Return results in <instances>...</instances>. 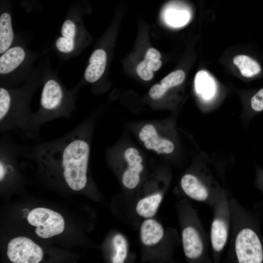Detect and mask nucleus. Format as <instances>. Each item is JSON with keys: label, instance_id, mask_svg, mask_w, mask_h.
Here are the masks:
<instances>
[{"label": "nucleus", "instance_id": "1", "mask_svg": "<svg viewBox=\"0 0 263 263\" xmlns=\"http://www.w3.org/2000/svg\"><path fill=\"white\" fill-rule=\"evenodd\" d=\"M60 157L63 175L69 187L82 189L87 183L90 146L76 128L59 139L50 141Z\"/></svg>", "mask_w": 263, "mask_h": 263}, {"label": "nucleus", "instance_id": "2", "mask_svg": "<svg viewBox=\"0 0 263 263\" xmlns=\"http://www.w3.org/2000/svg\"><path fill=\"white\" fill-rule=\"evenodd\" d=\"M75 109L73 98L66 97L59 83L50 79L44 83L38 111L33 114L30 125V136L41 124L60 117L68 118Z\"/></svg>", "mask_w": 263, "mask_h": 263}, {"label": "nucleus", "instance_id": "3", "mask_svg": "<svg viewBox=\"0 0 263 263\" xmlns=\"http://www.w3.org/2000/svg\"><path fill=\"white\" fill-rule=\"evenodd\" d=\"M33 114L28 99L15 97L6 89L0 88L1 132L19 130L30 136V125Z\"/></svg>", "mask_w": 263, "mask_h": 263}, {"label": "nucleus", "instance_id": "4", "mask_svg": "<svg viewBox=\"0 0 263 263\" xmlns=\"http://www.w3.org/2000/svg\"><path fill=\"white\" fill-rule=\"evenodd\" d=\"M28 222L36 226V233L42 238H49L61 233L65 228L63 217L58 213L45 207L32 209L27 217Z\"/></svg>", "mask_w": 263, "mask_h": 263}, {"label": "nucleus", "instance_id": "5", "mask_svg": "<svg viewBox=\"0 0 263 263\" xmlns=\"http://www.w3.org/2000/svg\"><path fill=\"white\" fill-rule=\"evenodd\" d=\"M235 251L240 263H260L263 261L261 242L251 229H243L238 233L235 241Z\"/></svg>", "mask_w": 263, "mask_h": 263}, {"label": "nucleus", "instance_id": "6", "mask_svg": "<svg viewBox=\"0 0 263 263\" xmlns=\"http://www.w3.org/2000/svg\"><path fill=\"white\" fill-rule=\"evenodd\" d=\"M7 255L14 263H38L42 259V248L30 239L18 237L9 241Z\"/></svg>", "mask_w": 263, "mask_h": 263}, {"label": "nucleus", "instance_id": "7", "mask_svg": "<svg viewBox=\"0 0 263 263\" xmlns=\"http://www.w3.org/2000/svg\"><path fill=\"white\" fill-rule=\"evenodd\" d=\"M124 157L128 167L123 174L122 183L125 187L132 189L139 182V173L143 169L141 164L142 158L137 150L134 148L127 149L124 152Z\"/></svg>", "mask_w": 263, "mask_h": 263}, {"label": "nucleus", "instance_id": "8", "mask_svg": "<svg viewBox=\"0 0 263 263\" xmlns=\"http://www.w3.org/2000/svg\"><path fill=\"white\" fill-rule=\"evenodd\" d=\"M139 137L144 142L148 150H153L158 153H170L174 150V146L170 141L161 138L158 135L154 127L150 124L144 126L140 131Z\"/></svg>", "mask_w": 263, "mask_h": 263}, {"label": "nucleus", "instance_id": "9", "mask_svg": "<svg viewBox=\"0 0 263 263\" xmlns=\"http://www.w3.org/2000/svg\"><path fill=\"white\" fill-rule=\"evenodd\" d=\"M89 65L86 68L84 76L86 80L91 83L98 80L103 75L107 62V56L103 49H97L91 55Z\"/></svg>", "mask_w": 263, "mask_h": 263}, {"label": "nucleus", "instance_id": "10", "mask_svg": "<svg viewBox=\"0 0 263 263\" xmlns=\"http://www.w3.org/2000/svg\"><path fill=\"white\" fill-rule=\"evenodd\" d=\"M183 244L186 256L190 259L199 257L202 253L203 245L197 231L192 227H187L182 232Z\"/></svg>", "mask_w": 263, "mask_h": 263}, {"label": "nucleus", "instance_id": "11", "mask_svg": "<svg viewBox=\"0 0 263 263\" xmlns=\"http://www.w3.org/2000/svg\"><path fill=\"white\" fill-rule=\"evenodd\" d=\"M25 56L24 50L16 46L7 50L0 57V74L12 72L23 62Z\"/></svg>", "mask_w": 263, "mask_h": 263}, {"label": "nucleus", "instance_id": "12", "mask_svg": "<svg viewBox=\"0 0 263 263\" xmlns=\"http://www.w3.org/2000/svg\"><path fill=\"white\" fill-rule=\"evenodd\" d=\"M181 184L185 192L194 200L204 201L208 197L207 188L193 175H185L181 179Z\"/></svg>", "mask_w": 263, "mask_h": 263}, {"label": "nucleus", "instance_id": "13", "mask_svg": "<svg viewBox=\"0 0 263 263\" xmlns=\"http://www.w3.org/2000/svg\"><path fill=\"white\" fill-rule=\"evenodd\" d=\"M164 230L162 225L153 219H148L143 222L141 227V239L147 245L158 243L162 238Z\"/></svg>", "mask_w": 263, "mask_h": 263}, {"label": "nucleus", "instance_id": "14", "mask_svg": "<svg viewBox=\"0 0 263 263\" xmlns=\"http://www.w3.org/2000/svg\"><path fill=\"white\" fill-rule=\"evenodd\" d=\"M76 33V28L74 23L71 20H65L61 28L62 37L56 41L57 49L63 53L71 52L75 46L74 38Z\"/></svg>", "mask_w": 263, "mask_h": 263}, {"label": "nucleus", "instance_id": "15", "mask_svg": "<svg viewBox=\"0 0 263 263\" xmlns=\"http://www.w3.org/2000/svg\"><path fill=\"white\" fill-rule=\"evenodd\" d=\"M195 87L197 93L204 99H209L214 95V81L205 71H200L196 75Z\"/></svg>", "mask_w": 263, "mask_h": 263}, {"label": "nucleus", "instance_id": "16", "mask_svg": "<svg viewBox=\"0 0 263 263\" xmlns=\"http://www.w3.org/2000/svg\"><path fill=\"white\" fill-rule=\"evenodd\" d=\"M14 38L11 18L7 13L0 17V53H4L9 48Z\"/></svg>", "mask_w": 263, "mask_h": 263}, {"label": "nucleus", "instance_id": "17", "mask_svg": "<svg viewBox=\"0 0 263 263\" xmlns=\"http://www.w3.org/2000/svg\"><path fill=\"white\" fill-rule=\"evenodd\" d=\"M162 199V195L157 193L141 199L136 206L137 213L145 218L152 217L156 213Z\"/></svg>", "mask_w": 263, "mask_h": 263}, {"label": "nucleus", "instance_id": "18", "mask_svg": "<svg viewBox=\"0 0 263 263\" xmlns=\"http://www.w3.org/2000/svg\"><path fill=\"white\" fill-rule=\"evenodd\" d=\"M164 15L167 22L175 27L184 25L189 19L188 11L176 4L169 5L165 9Z\"/></svg>", "mask_w": 263, "mask_h": 263}, {"label": "nucleus", "instance_id": "19", "mask_svg": "<svg viewBox=\"0 0 263 263\" xmlns=\"http://www.w3.org/2000/svg\"><path fill=\"white\" fill-rule=\"evenodd\" d=\"M227 237V230L225 223L222 220L215 219L211 229V241L213 249L219 251L225 246Z\"/></svg>", "mask_w": 263, "mask_h": 263}, {"label": "nucleus", "instance_id": "20", "mask_svg": "<svg viewBox=\"0 0 263 263\" xmlns=\"http://www.w3.org/2000/svg\"><path fill=\"white\" fill-rule=\"evenodd\" d=\"M234 64L237 66L242 75L251 77L258 74L261 71L259 63L248 56L240 55L233 58Z\"/></svg>", "mask_w": 263, "mask_h": 263}, {"label": "nucleus", "instance_id": "21", "mask_svg": "<svg viewBox=\"0 0 263 263\" xmlns=\"http://www.w3.org/2000/svg\"><path fill=\"white\" fill-rule=\"evenodd\" d=\"M185 77L184 72L181 70L172 72L163 78L160 84H156L161 94L163 96L170 88L181 84Z\"/></svg>", "mask_w": 263, "mask_h": 263}, {"label": "nucleus", "instance_id": "22", "mask_svg": "<svg viewBox=\"0 0 263 263\" xmlns=\"http://www.w3.org/2000/svg\"><path fill=\"white\" fill-rule=\"evenodd\" d=\"M113 243L115 250L114 254L112 259L113 263H123L127 256V244L124 237L118 234L114 236Z\"/></svg>", "mask_w": 263, "mask_h": 263}, {"label": "nucleus", "instance_id": "23", "mask_svg": "<svg viewBox=\"0 0 263 263\" xmlns=\"http://www.w3.org/2000/svg\"><path fill=\"white\" fill-rule=\"evenodd\" d=\"M136 70L138 75L144 80H150L153 77L152 71L148 67L144 60L138 64Z\"/></svg>", "mask_w": 263, "mask_h": 263}, {"label": "nucleus", "instance_id": "24", "mask_svg": "<svg viewBox=\"0 0 263 263\" xmlns=\"http://www.w3.org/2000/svg\"><path fill=\"white\" fill-rule=\"evenodd\" d=\"M251 106L256 112L263 110V88L256 93L251 99Z\"/></svg>", "mask_w": 263, "mask_h": 263}, {"label": "nucleus", "instance_id": "25", "mask_svg": "<svg viewBox=\"0 0 263 263\" xmlns=\"http://www.w3.org/2000/svg\"><path fill=\"white\" fill-rule=\"evenodd\" d=\"M144 60L148 67L152 71H157L162 66V62L160 59H154L145 57Z\"/></svg>", "mask_w": 263, "mask_h": 263}, {"label": "nucleus", "instance_id": "26", "mask_svg": "<svg viewBox=\"0 0 263 263\" xmlns=\"http://www.w3.org/2000/svg\"><path fill=\"white\" fill-rule=\"evenodd\" d=\"M145 57L154 59H160L161 55L159 52L155 49L150 48L147 51Z\"/></svg>", "mask_w": 263, "mask_h": 263}]
</instances>
